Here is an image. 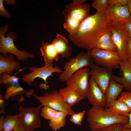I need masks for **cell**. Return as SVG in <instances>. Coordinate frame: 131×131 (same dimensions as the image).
<instances>
[{
  "label": "cell",
  "instance_id": "cell-44",
  "mask_svg": "<svg viewBox=\"0 0 131 131\" xmlns=\"http://www.w3.org/2000/svg\"><path fill=\"white\" fill-rule=\"evenodd\" d=\"M28 131L27 130H26V131Z\"/></svg>",
  "mask_w": 131,
  "mask_h": 131
},
{
  "label": "cell",
  "instance_id": "cell-21",
  "mask_svg": "<svg viewBox=\"0 0 131 131\" xmlns=\"http://www.w3.org/2000/svg\"><path fill=\"white\" fill-rule=\"evenodd\" d=\"M34 90L31 89L28 90H25L19 84L10 85L6 88V91L5 93L4 99L8 100L11 98H14L16 96L24 97L23 94H25L28 97H30L33 94Z\"/></svg>",
  "mask_w": 131,
  "mask_h": 131
},
{
  "label": "cell",
  "instance_id": "cell-27",
  "mask_svg": "<svg viewBox=\"0 0 131 131\" xmlns=\"http://www.w3.org/2000/svg\"><path fill=\"white\" fill-rule=\"evenodd\" d=\"M58 111L47 106H44L41 109L40 115L44 118L49 121L54 117Z\"/></svg>",
  "mask_w": 131,
  "mask_h": 131
},
{
  "label": "cell",
  "instance_id": "cell-23",
  "mask_svg": "<svg viewBox=\"0 0 131 131\" xmlns=\"http://www.w3.org/2000/svg\"><path fill=\"white\" fill-rule=\"evenodd\" d=\"M67 115L65 113L58 111L54 117L49 122V125L52 130L57 131L63 127L66 122Z\"/></svg>",
  "mask_w": 131,
  "mask_h": 131
},
{
  "label": "cell",
  "instance_id": "cell-3",
  "mask_svg": "<svg viewBox=\"0 0 131 131\" xmlns=\"http://www.w3.org/2000/svg\"><path fill=\"white\" fill-rule=\"evenodd\" d=\"M87 120L92 131H99L115 124L123 125L129 122L127 116L113 113L103 107L92 106L88 112Z\"/></svg>",
  "mask_w": 131,
  "mask_h": 131
},
{
  "label": "cell",
  "instance_id": "cell-30",
  "mask_svg": "<svg viewBox=\"0 0 131 131\" xmlns=\"http://www.w3.org/2000/svg\"><path fill=\"white\" fill-rule=\"evenodd\" d=\"M117 99L123 102L131 109V91L122 92Z\"/></svg>",
  "mask_w": 131,
  "mask_h": 131
},
{
  "label": "cell",
  "instance_id": "cell-34",
  "mask_svg": "<svg viewBox=\"0 0 131 131\" xmlns=\"http://www.w3.org/2000/svg\"><path fill=\"white\" fill-rule=\"evenodd\" d=\"M123 28L130 38H131V20L125 22L123 24Z\"/></svg>",
  "mask_w": 131,
  "mask_h": 131
},
{
  "label": "cell",
  "instance_id": "cell-12",
  "mask_svg": "<svg viewBox=\"0 0 131 131\" xmlns=\"http://www.w3.org/2000/svg\"><path fill=\"white\" fill-rule=\"evenodd\" d=\"M90 67V76L105 94L113 75L112 69L100 67L94 63Z\"/></svg>",
  "mask_w": 131,
  "mask_h": 131
},
{
  "label": "cell",
  "instance_id": "cell-20",
  "mask_svg": "<svg viewBox=\"0 0 131 131\" xmlns=\"http://www.w3.org/2000/svg\"><path fill=\"white\" fill-rule=\"evenodd\" d=\"M124 88L123 85L116 82L112 78L111 79L109 85L105 93L106 99L105 107L111 102L117 99Z\"/></svg>",
  "mask_w": 131,
  "mask_h": 131
},
{
  "label": "cell",
  "instance_id": "cell-13",
  "mask_svg": "<svg viewBox=\"0 0 131 131\" xmlns=\"http://www.w3.org/2000/svg\"><path fill=\"white\" fill-rule=\"evenodd\" d=\"M87 98L92 106L103 107H105L106 99L105 94L91 77L86 94Z\"/></svg>",
  "mask_w": 131,
  "mask_h": 131
},
{
  "label": "cell",
  "instance_id": "cell-25",
  "mask_svg": "<svg viewBox=\"0 0 131 131\" xmlns=\"http://www.w3.org/2000/svg\"><path fill=\"white\" fill-rule=\"evenodd\" d=\"M25 68L21 69L16 73L12 75L7 74L6 73L0 75V83L1 85H10L18 84L19 83V80L20 78L16 75L18 73L24 70Z\"/></svg>",
  "mask_w": 131,
  "mask_h": 131
},
{
  "label": "cell",
  "instance_id": "cell-41",
  "mask_svg": "<svg viewBox=\"0 0 131 131\" xmlns=\"http://www.w3.org/2000/svg\"><path fill=\"white\" fill-rule=\"evenodd\" d=\"M127 5L129 9V11L131 15V0H128Z\"/></svg>",
  "mask_w": 131,
  "mask_h": 131
},
{
  "label": "cell",
  "instance_id": "cell-32",
  "mask_svg": "<svg viewBox=\"0 0 131 131\" xmlns=\"http://www.w3.org/2000/svg\"><path fill=\"white\" fill-rule=\"evenodd\" d=\"M4 1L3 0H0V16L10 19L12 16L8 12V9L4 8L3 4Z\"/></svg>",
  "mask_w": 131,
  "mask_h": 131
},
{
  "label": "cell",
  "instance_id": "cell-35",
  "mask_svg": "<svg viewBox=\"0 0 131 131\" xmlns=\"http://www.w3.org/2000/svg\"><path fill=\"white\" fill-rule=\"evenodd\" d=\"M128 0H107V4L109 6L119 4L127 6Z\"/></svg>",
  "mask_w": 131,
  "mask_h": 131
},
{
  "label": "cell",
  "instance_id": "cell-17",
  "mask_svg": "<svg viewBox=\"0 0 131 131\" xmlns=\"http://www.w3.org/2000/svg\"><path fill=\"white\" fill-rule=\"evenodd\" d=\"M20 64L18 61L14 60V56L0 55V75L6 73L10 75L14 71L20 70Z\"/></svg>",
  "mask_w": 131,
  "mask_h": 131
},
{
  "label": "cell",
  "instance_id": "cell-42",
  "mask_svg": "<svg viewBox=\"0 0 131 131\" xmlns=\"http://www.w3.org/2000/svg\"><path fill=\"white\" fill-rule=\"evenodd\" d=\"M121 131H131V130L125 129L123 128L122 127Z\"/></svg>",
  "mask_w": 131,
  "mask_h": 131
},
{
  "label": "cell",
  "instance_id": "cell-14",
  "mask_svg": "<svg viewBox=\"0 0 131 131\" xmlns=\"http://www.w3.org/2000/svg\"><path fill=\"white\" fill-rule=\"evenodd\" d=\"M120 70L122 72L121 77L114 75L112 78L116 82L123 85L126 90L131 91V61H122L119 64Z\"/></svg>",
  "mask_w": 131,
  "mask_h": 131
},
{
  "label": "cell",
  "instance_id": "cell-33",
  "mask_svg": "<svg viewBox=\"0 0 131 131\" xmlns=\"http://www.w3.org/2000/svg\"><path fill=\"white\" fill-rule=\"evenodd\" d=\"M123 124L117 123L101 130L100 131H121Z\"/></svg>",
  "mask_w": 131,
  "mask_h": 131
},
{
  "label": "cell",
  "instance_id": "cell-24",
  "mask_svg": "<svg viewBox=\"0 0 131 131\" xmlns=\"http://www.w3.org/2000/svg\"><path fill=\"white\" fill-rule=\"evenodd\" d=\"M20 124L19 114L14 115H8L5 118L3 130L2 131H13Z\"/></svg>",
  "mask_w": 131,
  "mask_h": 131
},
{
  "label": "cell",
  "instance_id": "cell-37",
  "mask_svg": "<svg viewBox=\"0 0 131 131\" xmlns=\"http://www.w3.org/2000/svg\"><path fill=\"white\" fill-rule=\"evenodd\" d=\"M7 105V102L2 98V95L0 93V114L4 113L5 107Z\"/></svg>",
  "mask_w": 131,
  "mask_h": 131
},
{
  "label": "cell",
  "instance_id": "cell-11",
  "mask_svg": "<svg viewBox=\"0 0 131 131\" xmlns=\"http://www.w3.org/2000/svg\"><path fill=\"white\" fill-rule=\"evenodd\" d=\"M110 30L112 33V40L116 47L121 61L127 60L126 46L129 37L123 28V24L112 25Z\"/></svg>",
  "mask_w": 131,
  "mask_h": 131
},
{
  "label": "cell",
  "instance_id": "cell-10",
  "mask_svg": "<svg viewBox=\"0 0 131 131\" xmlns=\"http://www.w3.org/2000/svg\"><path fill=\"white\" fill-rule=\"evenodd\" d=\"M29 69L32 72L28 74H26L23 77L22 80L27 84L31 85L36 78H40L44 81V85H47L48 83L47 78L50 76H53V74L54 73H62L63 71L58 66H53V65L44 66L42 67L37 68L36 66L30 67Z\"/></svg>",
  "mask_w": 131,
  "mask_h": 131
},
{
  "label": "cell",
  "instance_id": "cell-36",
  "mask_svg": "<svg viewBox=\"0 0 131 131\" xmlns=\"http://www.w3.org/2000/svg\"><path fill=\"white\" fill-rule=\"evenodd\" d=\"M126 56L127 60L131 58V38H129L126 46Z\"/></svg>",
  "mask_w": 131,
  "mask_h": 131
},
{
  "label": "cell",
  "instance_id": "cell-26",
  "mask_svg": "<svg viewBox=\"0 0 131 131\" xmlns=\"http://www.w3.org/2000/svg\"><path fill=\"white\" fill-rule=\"evenodd\" d=\"M96 47L103 50L118 53L116 47L112 40L98 44L97 45Z\"/></svg>",
  "mask_w": 131,
  "mask_h": 131
},
{
  "label": "cell",
  "instance_id": "cell-45",
  "mask_svg": "<svg viewBox=\"0 0 131 131\" xmlns=\"http://www.w3.org/2000/svg\"></svg>",
  "mask_w": 131,
  "mask_h": 131
},
{
  "label": "cell",
  "instance_id": "cell-2",
  "mask_svg": "<svg viewBox=\"0 0 131 131\" xmlns=\"http://www.w3.org/2000/svg\"><path fill=\"white\" fill-rule=\"evenodd\" d=\"M86 1L73 0L66 5L63 10L65 17L63 27L69 34L74 33L82 22L90 15V4L84 3Z\"/></svg>",
  "mask_w": 131,
  "mask_h": 131
},
{
  "label": "cell",
  "instance_id": "cell-1",
  "mask_svg": "<svg viewBox=\"0 0 131 131\" xmlns=\"http://www.w3.org/2000/svg\"><path fill=\"white\" fill-rule=\"evenodd\" d=\"M119 24L112 15L109 6L105 12L97 11L89 15L74 33L68 35L70 41L76 46L87 52L96 47L97 42L113 25Z\"/></svg>",
  "mask_w": 131,
  "mask_h": 131
},
{
  "label": "cell",
  "instance_id": "cell-18",
  "mask_svg": "<svg viewBox=\"0 0 131 131\" xmlns=\"http://www.w3.org/2000/svg\"><path fill=\"white\" fill-rule=\"evenodd\" d=\"M40 50L44 58L45 65H53L54 61L58 60L59 55L52 43H49L47 42L42 41Z\"/></svg>",
  "mask_w": 131,
  "mask_h": 131
},
{
  "label": "cell",
  "instance_id": "cell-16",
  "mask_svg": "<svg viewBox=\"0 0 131 131\" xmlns=\"http://www.w3.org/2000/svg\"><path fill=\"white\" fill-rule=\"evenodd\" d=\"M59 92L63 101L71 108L85 98L74 90L67 86L60 89Z\"/></svg>",
  "mask_w": 131,
  "mask_h": 131
},
{
  "label": "cell",
  "instance_id": "cell-7",
  "mask_svg": "<svg viewBox=\"0 0 131 131\" xmlns=\"http://www.w3.org/2000/svg\"><path fill=\"white\" fill-rule=\"evenodd\" d=\"M33 96L40 102L42 106L49 107L57 111L63 112L67 115H71L75 112L63 100L59 91L53 90L50 93H45L42 96L33 94Z\"/></svg>",
  "mask_w": 131,
  "mask_h": 131
},
{
  "label": "cell",
  "instance_id": "cell-43",
  "mask_svg": "<svg viewBox=\"0 0 131 131\" xmlns=\"http://www.w3.org/2000/svg\"><path fill=\"white\" fill-rule=\"evenodd\" d=\"M128 60L131 61V58H130Z\"/></svg>",
  "mask_w": 131,
  "mask_h": 131
},
{
  "label": "cell",
  "instance_id": "cell-38",
  "mask_svg": "<svg viewBox=\"0 0 131 131\" xmlns=\"http://www.w3.org/2000/svg\"><path fill=\"white\" fill-rule=\"evenodd\" d=\"M128 117L129 118V122L126 124L123 125V128L131 130V112L129 114Z\"/></svg>",
  "mask_w": 131,
  "mask_h": 131
},
{
  "label": "cell",
  "instance_id": "cell-4",
  "mask_svg": "<svg viewBox=\"0 0 131 131\" xmlns=\"http://www.w3.org/2000/svg\"><path fill=\"white\" fill-rule=\"evenodd\" d=\"M9 27L8 24H6L0 29V53L6 56L10 53L16 56L19 61H25L30 58H33L35 57L34 54L30 53L25 49L20 50L15 45L14 41L17 38V33L14 32L9 31L7 33V37L4 34Z\"/></svg>",
  "mask_w": 131,
  "mask_h": 131
},
{
  "label": "cell",
  "instance_id": "cell-9",
  "mask_svg": "<svg viewBox=\"0 0 131 131\" xmlns=\"http://www.w3.org/2000/svg\"><path fill=\"white\" fill-rule=\"evenodd\" d=\"M89 67L81 68L74 73L66 81V84L77 91L85 98L89 84Z\"/></svg>",
  "mask_w": 131,
  "mask_h": 131
},
{
  "label": "cell",
  "instance_id": "cell-22",
  "mask_svg": "<svg viewBox=\"0 0 131 131\" xmlns=\"http://www.w3.org/2000/svg\"><path fill=\"white\" fill-rule=\"evenodd\" d=\"M104 109L107 111L128 117L131 112V109L124 103L117 99L111 102Z\"/></svg>",
  "mask_w": 131,
  "mask_h": 131
},
{
  "label": "cell",
  "instance_id": "cell-39",
  "mask_svg": "<svg viewBox=\"0 0 131 131\" xmlns=\"http://www.w3.org/2000/svg\"><path fill=\"white\" fill-rule=\"evenodd\" d=\"M5 119L3 116H1L0 118V131H2L3 130Z\"/></svg>",
  "mask_w": 131,
  "mask_h": 131
},
{
  "label": "cell",
  "instance_id": "cell-5",
  "mask_svg": "<svg viewBox=\"0 0 131 131\" xmlns=\"http://www.w3.org/2000/svg\"><path fill=\"white\" fill-rule=\"evenodd\" d=\"M94 63L89 52H80L66 63L63 67L64 70L59 75V79L61 81L66 82L77 71L85 67H90Z\"/></svg>",
  "mask_w": 131,
  "mask_h": 131
},
{
  "label": "cell",
  "instance_id": "cell-19",
  "mask_svg": "<svg viewBox=\"0 0 131 131\" xmlns=\"http://www.w3.org/2000/svg\"><path fill=\"white\" fill-rule=\"evenodd\" d=\"M110 6L114 17L119 24L131 20V15L127 5L116 4Z\"/></svg>",
  "mask_w": 131,
  "mask_h": 131
},
{
  "label": "cell",
  "instance_id": "cell-31",
  "mask_svg": "<svg viewBox=\"0 0 131 131\" xmlns=\"http://www.w3.org/2000/svg\"><path fill=\"white\" fill-rule=\"evenodd\" d=\"M112 33L110 30L104 34L100 37L97 42V45L104 42L112 40Z\"/></svg>",
  "mask_w": 131,
  "mask_h": 131
},
{
  "label": "cell",
  "instance_id": "cell-40",
  "mask_svg": "<svg viewBox=\"0 0 131 131\" xmlns=\"http://www.w3.org/2000/svg\"><path fill=\"white\" fill-rule=\"evenodd\" d=\"M26 129L20 124L13 131H25Z\"/></svg>",
  "mask_w": 131,
  "mask_h": 131
},
{
  "label": "cell",
  "instance_id": "cell-8",
  "mask_svg": "<svg viewBox=\"0 0 131 131\" xmlns=\"http://www.w3.org/2000/svg\"><path fill=\"white\" fill-rule=\"evenodd\" d=\"M41 104L36 107H24L20 106L18 108L20 125L28 131H33L41 126L39 114Z\"/></svg>",
  "mask_w": 131,
  "mask_h": 131
},
{
  "label": "cell",
  "instance_id": "cell-28",
  "mask_svg": "<svg viewBox=\"0 0 131 131\" xmlns=\"http://www.w3.org/2000/svg\"><path fill=\"white\" fill-rule=\"evenodd\" d=\"M107 0H95L92 3V6L97 11L104 12L108 8Z\"/></svg>",
  "mask_w": 131,
  "mask_h": 131
},
{
  "label": "cell",
  "instance_id": "cell-6",
  "mask_svg": "<svg viewBox=\"0 0 131 131\" xmlns=\"http://www.w3.org/2000/svg\"><path fill=\"white\" fill-rule=\"evenodd\" d=\"M94 63L100 67L111 69L119 68L121 61L117 53L95 47L88 52Z\"/></svg>",
  "mask_w": 131,
  "mask_h": 131
},
{
  "label": "cell",
  "instance_id": "cell-29",
  "mask_svg": "<svg viewBox=\"0 0 131 131\" xmlns=\"http://www.w3.org/2000/svg\"><path fill=\"white\" fill-rule=\"evenodd\" d=\"M85 113L86 111L83 110L77 113H74L71 115L70 121L75 124L81 125Z\"/></svg>",
  "mask_w": 131,
  "mask_h": 131
},
{
  "label": "cell",
  "instance_id": "cell-15",
  "mask_svg": "<svg viewBox=\"0 0 131 131\" xmlns=\"http://www.w3.org/2000/svg\"><path fill=\"white\" fill-rule=\"evenodd\" d=\"M52 43L62 58H68L72 55L73 48L69 45L67 40L64 36L57 33Z\"/></svg>",
  "mask_w": 131,
  "mask_h": 131
}]
</instances>
